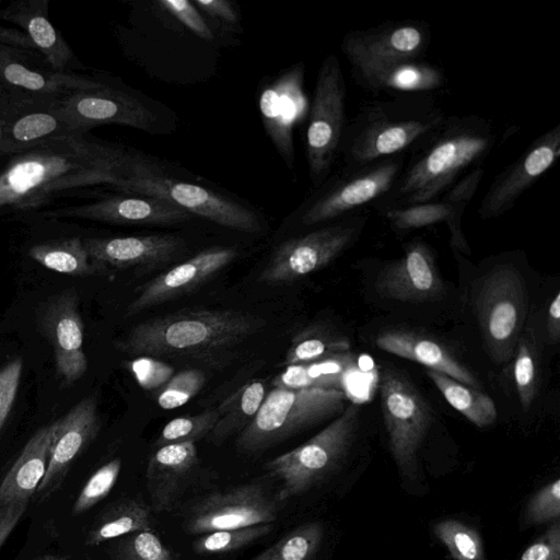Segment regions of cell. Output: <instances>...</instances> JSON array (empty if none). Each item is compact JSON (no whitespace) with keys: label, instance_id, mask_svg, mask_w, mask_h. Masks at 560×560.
<instances>
[{"label":"cell","instance_id":"obj_1","mask_svg":"<svg viewBox=\"0 0 560 560\" xmlns=\"http://www.w3.org/2000/svg\"><path fill=\"white\" fill-rule=\"evenodd\" d=\"M84 135L51 138L11 155L0 171V212L36 209L84 187L116 188L143 164Z\"/></svg>","mask_w":560,"mask_h":560},{"label":"cell","instance_id":"obj_2","mask_svg":"<svg viewBox=\"0 0 560 560\" xmlns=\"http://www.w3.org/2000/svg\"><path fill=\"white\" fill-rule=\"evenodd\" d=\"M498 132L475 114L447 116L433 137L404 164L390 189L371 206L387 210L441 198L471 170L482 166Z\"/></svg>","mask_w":560,"mask_h":560},{"label":"cell","instance_id":"obj_3","mask_svg":"<svg viewBox=\"0 0 560 560\" xmlns=\"http://www.w3.org/2000/svg\"><path fill=\"white\" fill-rule=\"evenodd\" d=\"M446 117L430 93L397 94L362 104L347 121L341 137L343 170L412 154L433 137Z\"/></svg>","mask_w":560,"mask_h":560},{"label":"cell","instance_id":"obj_4","mask_svg":"<svg viewBox=\"0 0 560 560\" xmlns=\"http://www.w3.org/2000/svg\"><path fill=\"white\" fill-rule=\"evenodd\" d=\"M260 319L229 310H182L135 325L115 347L140 357L208 360L255 334Z\"/></svg>","mask_w":560,"mask_h":560},{"label":"cell","instance_id":"obj_5","mask_svg":"<svg viewBox=\"0 0 560 560\" xmlns=\"http://www.w3.org/2000/svg\"><path fill=\"white\" fill-rule=\"evenodd\" d=\"M341 389H285L267 393L253 421L238 433L237 448L247 454L261 452L345 410Z\"/></svg>","mask_w":560,"mask_h":560},{"label":"cell","instance_id":"obj_6","mask_svg":"<svg viewBox=\"0 0 560 560\" xmlns=\"http://www.w3.org/2000/svg\"><path fill=\"white\" fill-rule=\"evenodd\" d=\"M360 413L361 406L350 404L316 435L265 464L268 475L280 483V502L308 491L339 465L353 441Z\"/></svg>","mask_w":560,"mask_h":560},{"label":"cell","instance_id":"obj_7","mask_svg":"<svg viewBox=\"0 0 560 560\" xmlns=\"http://www.w3.org/2000/svg\"><path fill=\"white\" fill-rule=\"evenodd\" d=\"M347 86L339 59L327 55L319 67L306 129V160L315 186L323 184L339 158L346 120Z\"/></svg>","mask_w":560,"mask_h":560},{"label":"cell","instance_id":"obj_8","mask_svg":"<svg viewBox=\"0 0 560 560\" xmlns=\"http://www.w3.org/2000/svg\"><path fill=\"white\" fill-rule=\"evenodd\" d=\"M116 189L126 195L165 200L191 215L238 232L261 230L258 217L246 207L196 184L155 174L145 163L124 177Z\"/></svg>","mask_w":560,"mask_h":560},{"label":"cell","instance_id":"obj_9","mask_svg":"<svg viewBox=\"0 0 560 560\" xmlns=\"http://www.w3.org/2000/svg\"><path fill=\"white\" fill-rule=\"evenodd\" d=\"M366 215L349 214L329 225L281 243L258 280L264 283H288L315 272L345 252L360 235Z\"/></svg>","mask_w":560,"mask_h":560},{"label":"cell","instance_id":"obj_10","mask_svg":"<svg viewBox=\"0 0 560 560\" xmlns=\"http://www.w3.org/2000/svg\"><path fill=\"white\" fill-rule=\"evenodd\" d=\"M477 313L492 359L509 361L518 341L526 313L523 280L512 265H500L482 281L477 296Z\"/></svg>","mask_w":560,"mask_h":560},{"label":"cell","instance_id":"obj_11","mask_svg":"<svg viewBox=\"0 0 560 560\" xmlns=\"http://www.w3.org/2000/svg\"><path fill=\"white\" fill-rule=\"evenodd\" d=\"M380 394L390 453L399 469L410 474L432 419L431 409L408 377L394 369L382 371Z\"/></svg>","mask_w":560,"mask_h":560},{"label":"cell","instance_id":"obj_12","mask_svg":"<svg viewBox=\"0 0 560 560\" xmlns=\"http://www.w3.org/2000/svg\"><path fill=\"white\" fill-rule=\"evenodd\" d=\"M404 158L395 156L360 168L343 170L310 202L302 214V224L313 226L331 222L372 205L390 189L405 164Z\"/></svg>","mask_w":560,"mask_h":560},{"label":"cell","instance_id":"obj_13","mask_svg":"<svg viewBox=\"0 0 560 560\" xmlns=\"http://www.w3.org/2000/svg\"><path fill=\"white\" fill-rule=\"evenodd\" d=\"M280 501L260 483H245L211 493L188 513L184 529L190 535L275 523Z\"/></svg>","mask_w":560,"mask_h":560},{"label":"cell","instance_id":"obj_14","mask_svg":"<svg viewBox=\"0 0 560 560\" xmlns=\"http://www.w3.org/2000/svg\"><path fill=\"white\" fill-rule=\"evenodd\" d=\"M431 27L424 21H388L348 32L340 44L351 69L405 59H422L431 43Z\"/></svg>","mask_w":560,"mask_h":560},{"label":"cell","instance_id":"obj_15","mask_svg":"<svg viewBox=\"0 0 560 560\" xmlns=\"http://www.w3.org/2000/svg\"><path fill=\"white\" fill-rule=\"evenodd\" d=\"M105 86L88 75L55 71L42 55L0 45V89L14 100L61 98Z\"/></svg>","mask_w":560,"mask_h":560},{"label":"cell","instance_id":"obj_16","mask_svg":"<svg viewBox=\"0 0 560 560\" xmlns=\"http://www.w3.org/2000/svg\"><path fill=\"white\" fill-rule=\"evenodd\" d=\"M560 158V122L535 138L523 153L492 179L483 195L478 214L491 220L510 211Z\"/></svg>","mask_w":560,"mask_h":560},{"label":"cell","instance_id":"obj_17","mask_svg":"<svg viewBox=\"0 0 560 560\" xmlns=\"http://www.w3.org/2000/svg\"><path fill=\"white\" fill-rule=\"evenodd\" d=\"M58 107L81 133L112 124L153 132L158 124L155 114L139 98L109 86L63 96L58 100Z\"/></svg>","mask_w":560,"mask_h":560},{"label":"cell","instance_id":"obj_18","mask_svg":"<svg viewBox=\"0 0 560 560\" xmlns=\"http://www.w3.org/2000/svg\"><path fill=\"white\" fill-rule=\"evenodd\" d=\"M39 324L52 348L58 375L67 385L73 384L88 369L78 293L68 289L51 295L40 312Z\"/></svg>","mask_w":560,"mask_h":560},{"label":"cell","instance_id":"obj_19","mask_svg":"<svg viewBox=\"0 0 560 560\" xmlns=\"http://www.w3.org/2000/svg\"><path fill=\"white\" fill-rule=\"evenodd\" d=\"M54 423L25 444L0 482V549L15 528L45 474Z\"/></svg>","mask_w":560,"mask_h":560},{"label":"cell","instance_id":"obj_20","mask_svg":"<svg viewBox=\"0 0 560 560\" xmlns=\"http://www.w3.org/2000/svg\"><path fill=\"white\" fill-rule=\"evenodd\" d=\"M98 429L94 396L84 397L54 422L46 470L35 492L38 500L44 501L60 489L72 462L92 442Z\"/></svg>","mask_w":560,"mask_h":560},{"label":"cell","instance_id":"obj_21","mask_svg":"<svg viewBox=\"0 0 560 560\" xmlns=\"http://www.w3.org/2000/svg\"><path fill=\"white\" fill-rule=\"evenodd\" d=\"M237 256L234 247H209L162 272L142 285L126 308V316L175 300L195 291Z\"/></svg>","mask_w":560,"mask_h":560},{"label":"cell","instance_id":"obj_22","mask_svg":"<svg viewBox=\"0 0 560 560\" xmlns=\"http://www.w3.org/2000/svg\"><path fill=\"white\" fill-rule=\"evenodd\" d=\"M304 65H295L266 85L259 96V110L266 133L289 168L294 163L293 129L305 114Z\"/></svg>","mask_w":560,"mask_h":560},{"label":"cell","instance_id":"obj_23","mask_svg":"<svg viewBox=\"0 0 560 560\" xmlns=\"http://www.w3.org/2000/svg\"><path fill=\"white\" fill-rule=\"evenodd\" d=\"M45 217L127 225H174L190 220L192 215L165 200L125 195L55 209L46 212Z\"/></svg>","mask_w":560,"mask_h":560},{"label":"cell","instance_id":"obj_24","mask_svg":"<svg viewBox=\"0 0 560 560\" xmlns=\"http://www.w3.org/2000/svg\"><path fill=\"white\" fill-rule=\"evenodd\" d=\"M375 287L383 296L401 302L434 300L444 290L432 248L422 240L408 243L404 256L386 264Z\"/></svg>","mask_w":560,"mask_h":560},{"label":"cell","instance_id":"obj_25","mask_svg":"<svg viewBox=\"0 0 560 560\" xmlns=\"http://www.w3.org/2000/svg\"><path fill=\"white\" fill-rule=\"evenodd\" d=\"M83 243L100 273L109 269L156 268L185 250L184 240L171 234L92 237Z\"/></svg>","mask_w":560,"mask_h":560},{"label":"cell","instance_id":"obj_26","mask_svg":"<svg viewBox=\"0 0 560 560\" xmlns=\"http://www.w3.org/2000/svg\"><path fill=\"white\" fill-rule=\"evenodd\" d=\"M58 100H16L0 118V155H13L51 138L81 133L62 115Z\"/></svg>","mask_w":560,"mask_h":560},{"label":"cell","instance_id":"obj_27","mask_svg":"<svg viewBox=\"0 0 560 560\" xmlns=\"http://www.w3.org/2000/svg\"><path fill=\"white\" fill-rule=\"evenodd\" d=\"M197 464L196 443L168 444L154 450L145 469V487L154 513L173 509Z\"/></svg>","mask_w":560,"mask_h":560},{"label":"cell","instance_id":"obj_28","mask_svg":"<svg viewBox=\"0 0 560 560\" xmlns=\"http://www.w3.org/2000/svg\"><path fill=\"white\" fill-rule=\"evenodd\" d=\"M0 20L22 30L49 67L59 72H72L74 55L48 18V0H15L0 8Z\"/></svg>","mask_w":560,"mask_h":560},{"label":"cell","instance_id":"obj_29","mask_svg":"<svg viewBox=\"0 0 560 560\" xmlns=\"http://www.w3.org/2000/svg\"><path fill=\"white\" fill-rule=\"evenodd\" d=\"M354 82L374 94L431 93L446 84L444 71L422 59L397 60L384 65L351 69Z\"/></svg>","mask_w":560,"mask_h":560},{"label":"cell","instance_id":"obj_30","mask_svg":"<svg viewBox=\"0 0 560 560\" xmlns=\"http://www.w3.org/2000/svg\"><path fill=\"white\" fill-rule=\"evenodd\" d=\"M375 345L383 351L423 364L428 370L446 374L467 386L481 387L475 375L433 338L407 329H388L377 335Z\"/></svg>","mask_w":560,"mask_h":560},{"label":"cell","instance_id":"obj_31","mask_svg":"<svg viewBox=\"0 0 560 560\" xmlns=\"http://www.w3.org/2000/svg\"><path fill=\"white\" fill-rule=\"evenodd\" d=\"M152 509L138 498H124L103 510L86 532L84 542L94 547L132 533L153 529Z\"/></svg>","mask_w":560,"mask_h":560},{"label":"cell","instance_id":"obj_32","mask_svg":"<svg viewBox=\"0 0 560 560\" xmlns=\"http://www.w3.org/2000/svg\"><path fill=\"white\" fill-rule=\"evenodd\" d=\"M353 363L351 353H340L316 361L288 365L273 380V386L285 389H341Z\"/></svg>","mask_w":560,"mask_h":560},{"label":"cell","instance_id":"obj_33","mask_svg":"<svg viewBox=\"0 0 560 560\" xmlns=\"http://www.w3.org/2000/svg\"><path fill=\"white\" fill-rule=\"evenodd\" d=\"M266 385L261 381H253L238 388L217 409L219 418L210 432L211 440L221 442L234 433L243 431L255 418L265 397Z\"/></svg>","mask_w":560,"mask_h":560},{"label":"cell","instance_id":"obj_34","mask_svg":"<svg viewBox=\"0 0 560 560\" xmlns=\"http://www.w3.org/2000/svg\"><path fill=\"white\" fill-rule=\"evenodd\" d=\"M28 255L43 267L73 277H90L100 273L91 261L83 240L68 237L33 245Z\"/></svg>","mask_w":560,"mask_h":560},{"label":"cell","instance_id":"obj_35","mask_svg":"<svg viewBox=\"0 0 560 560\" xmlns=\"http://www.w3.org/2000/svg\"><path fill=\"white\" fill-rule=\"evenodd\" d=\"M427 375L447 402L471 423L486 428L495 421L497 408L490 396L441 372L428 370Z\"/></svg>","mask_w":560,"mask_h":560},{"label":"cell","instance_id":"obj_36","mask_svg":"<svg viewBox=\"0 0 560 560\" xmlns=\"http://www.w3.org/2000/svg\"><path fill=\"white\" fill-rule=\"evenodd\" d=\"M323 535L320 523L302 524L250 560H312L320 546Z\"/></svg>","mask_w":560,"mask_h":560},{"label":"cell","instance_id":"obj_37","mask_svg":"<svg viewBox=\"0 0 560 560\" xmlns=\"http://www.w3.org/2000/svg\"><path fill=\"white\" fill-rule=\"evenodd\" d=\"M348 340L328 331L308 328L296 334L287 350L284 364L295 365L316 361L326 357L346 353Z\"/></svg>","mask_w":560,"mask_h":560},{"label":"cell","instance_id":"obj_38","mask_svg":"<svg viewBox=\"0 0 560 560\" xmlns=\"http://www.w3.org/2000/svg\"><path fill=\"white\" fill-rule=\"evenodd\" d=\"M485 175L482 166L476 167L464 175L443 196L452 206V215L446 222L450 231L451 247L460 254L470 255V248L462 230L463 214L475 196Z\"/></svg>","mask_w":560,"mask_h":560},{"label":"cell","instance_id":"obj_39","mask_svg":"<svg viewBox=\"0 0 560 560\" xmlns=\"http://www.w3.org/2000/svg\"><path fill=\"white\" fill-rule=\"evenodd\" d=\"M382 215L394 231L408 232L441 222L446 223L452 215V206L442 196L433 201L390 209Z\"/></svg>","mask_w":560,"mask_h":560},{"label":"cell","instance_id":"obj_40","mask_svg":"<svg viewBox=\"0 0 560 560\" xmlns=\"http://www.w3.org/2000/svg\"><path fill=\"white\" fill-rule=\"evenodd\" d=\"M275 524H258L233 529H221L199 535L192 547L199 555L229 553L254 544L269 535Z\"/></svg>","mask_w":560,"mask_h":560},{"label":"cell","instance_id":"obj_41","mask_svg":"<svg viewBox=\"0 0 560 560\" xmlns=\"http://www.w3.org/2000/svg\"><path fill=\"white\" fill-rule=\"evenodd\" d=\"M433 529L454 560H486L480 535L466 524L445 520L436 523Z\"/></svg>","mask_w":560,"mask_h":560},{"label":"cell","instance_id":"obj_42","mask_svg":"<svg viewBox=\"0 0 560 560\" xmlns=\"http://www.w3.org/2000/svg\"><path fill=\"white\" fill-rule=\"evenodd\" d=\"M219 418L218 409L168 421L153 443L154 448L177 443H196L210 434Z\"/></svg>","mask_w":560,"mask_h":560},{"label":"cell","instance_id":"obj_43","mask_svg":"<svg viewBox=\"0 0 560 560\" xmlns=\"http://www.w3.org/2000/svg\"><path fill=\"white\" fill-rule=\"evenodd\" d=\"M114 560H174L153 529L118 538L110 548Z\"/></svg>","mask_w":560,"mask_h":560},{"label":"cell","instance_id":"obj_44","mask_svg":"<svg viewBox=\"0 0 560 560\" xmlns=\"http://www.w3.org/2000/svg\"><path fill=\"white\" fill-rule=\"evenodd\" d=\"M205 383L206 376L201 370H182L161 388L158 404L165 410L178 408L199 394Z\"/></svg>","mask_w":560,"mask_h":560},{"label":"cell","instance_id":"obj_45","mask_svg":"<svg viewBox=\"0 0 560 560\" xmlns=\"http://www.w3.org/2000/svg\"><path fill=\"white\" fill-rule=\"evenodd\" d=\"M514 381L521 405L524 410H527L537 392V362L534 345L525 336L521 337L517 341Z\"/></svg>","mask_w":560,"mask_h":560},{"label":"cell","instance_id":"obj_46","mask_svg":"<svg viewBox=\"0 0 560 560\" xmlns=\"http://www.w3.org/2000/svg\"><path fill=\"white\" fill-rule=\"evenodd\" d=\"M120 470V458H114L101 466L81 489L73 504V514L84 513L102 501L112 491Z\"/></svg>","mask_w":560,"mask_h":560},{"label":"cell","instance_id":"obj_47","mask_svg":"<svg viewBox=\"0 0 560 560\" xmlns=\"http://www.w3.org/2000/svg\"><path fill=\"white\" fill-rule=\"evenodd\" d=\"M560 479L557 478L540 488L528 501L525 510L526 524H541L559 520Z\"/></svg>","mask_w":560,"mask_h":560},{"label":"cell","instance_id":"obj_48","mask_svg":"<svg viewBox=\"0 0 560 560\" xmlns=\"http://www.w3.org/2000/svg\"><path fill=\"white\" fill-rule=\"evenodd\" d=\"M138 384L145 390L161 389L175 374L168 363L152 357L140 355L127 362Z\"/></svg>","mask_w":560,"mask_h":560},{"label":"cell","instance_id":"obj_49","mask_svg":"<svg viewBox=\"0 0 560 560\" xmlns=\"http://www.w3.org/2000/svg\"><path fill=\"white\" fill-rule=\"evenodd\" d=\"M158 4L200 38L206 40L213 38L211 30L192 2L187 0H159Z\"/></svg>","mask_w":560,"mask_h":560},{"label":"cell","instance_id":"obj_50","mask_svg":"<svg viewBox=\"0 0 560 560\" xmlns=\"http://www.w3.org/2000/svg\"><path fill=\"white\" fill-rule=\"evenodd\" d=\"M22 366L21 359H15L0 370V431L15 400Z\"/></svg>","mask_w":560,"mask_h":560},{"label":"cell","instance_id":"obj_51","mask_svg":"<svg viewBox=\"0 0 560 560\" xmlns=\"http://www.w3.org/2000/svg\"><path fill=\"white\" fill-rule=\"evenodd\" d=\"M520 560H560V522L553 523L522 553Z\"/></svg>","mask_w":560,"mask_h":560},{"label":"cell","instance_id":"obj_52","mask_svg":"<svg viewBox=\"0 0 560 560\" xmlns=\"http://www.w3.org/2000/svg\"><path fill=\"white\" fill-rule=\"evenodd\" d=\"M0 45L40 55L31 38L20 28L0 24Z\"/></svg>","mask_w":560,"mask_h":560},{"label":"cell","instance_id":"obj_53","mask_svg":"<svg viewBox=\"0 0 560 560\" xmlns=\"http://www.w3.org/2000/svg\"><path fill=\"white\" fill-rule=\"evenodd\" d=\"M192 3L210 16L219 18L229 23L237 21L236 11L231 2L226 0H196Z\"/></svg>","mask_w":560,"mask_h":560},{"label":"cell","instance_id":"obj_54","mask_svg":"<svg viewBox=\"0 0 560 560\" xmlns=\"http://www.w3.org/2000/svg\"><path fill=\"white\" fill-rule=\"evenodd\" d=\"M547 331L551 342L560 337V292L556 294L548 308Z\"/></svg>","mask_w":560,"mask_h":560},{"label":"cell","instance_id":"obj_55","mask_svg":"<svg viewBox=\"0 0 560 560\" xmlns=\"http://www.w3.org/2000/svg\"><path fill=\"white\" fill-rule=\"evenodd\" d=\"M15 101L0 89V118L12 109Z\"/></svg>","mask_w":560,"mask_h":560},{"label":"cell","instance_id":"obj_56","mask_svg":"<svg viewBox=\"0 0 560 560\" xmlns=\"http://www.w3.org/2000/svg\"><path fill=\"white\" fill-rule=\"evenodd\" d=\"M37 560H66L63 558H59V557H56V556H45V557H42Z\"/></svg>","mask_w":560,"mask_h":560},{"label":"cell","instance_id":"obj_57","mask_svg":"<svg viewBox=\"0 0 560 560\" xmlns=\"http://www.w3.org/2000/svg\"><path fill=\"white\" fill-rule=\"evenodd\" d=\"M86 560H91L90 558H86Z\"/></svg>","mask_w":560,"mask_h":560},{"label":"cell","instance_id":"obj_58","mask_svg":"<svg viewBox=\"0 0 560 560\" xmlns=\"http://www.w3.org/2000/svg\"><path fill=\"white\" fill-rule=\"evenodd\" d=\"M2 3V1L0 0V4Z\"/></svg>","mask_w":560,"mask_h":560}]
</instances>
